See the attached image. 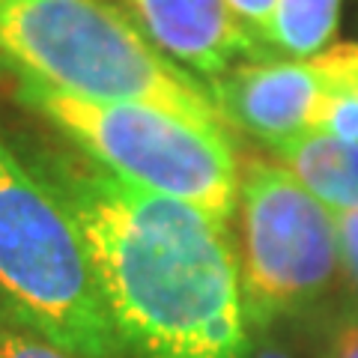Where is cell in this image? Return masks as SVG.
<instances>
[{"instance_id": "1", "label": "cell", "mask_w": 358, "mask_h": 358, "mask_svg": "<svg viewBox=\"0 0 358 358\" xmlns=\"http://www.w3.org/2000/svg\"><path fill=\"white\" fill-rule=\"evenodd\" d=\"M33 171L81 230L126 358H248L227 224L122 182L84 155H45Z\"/></svg>"}, {"instance_id": "2", "label": "cell", "mask_w": 358, "mask_h": 358, "mask_svg": "<svg viewBox=\"0 0 358 358\" xmlns=\"http://www.w3.org/2000/svg\"><path fill=\"white\" fill-rule=\"evenodd\" d=\"M0 60L69 96L224 126L209 87L167 60L110 0H0Z\"/></svg>"}, {"instance_id": "3", "label": "cell", "mask_w": 358, "mask_h": 358, "mask_svg": "<svg viewBox=\"0 0 358 358\" xmlns=\"http://www.w3.org/2000/svg\"><path fill=\"white\" fill-rule=\"evenodd\" d=\"M0 317L75 355L126 358L75 218L6 141H0Z\"/></svg>"}, {"instance_id": "4", "label": "cell", "mask_w": 358, "mask_h": 358, "mask_svg": "<svg viewBox=\"0 0 358 358\" xmlns=\"http://www.w3.org/2000/svg\"><path fill=\"white\" fill-rule=\"evenodd\" d=\"M15 96L102 171L143 192L188 203L230 227L239 162L224 126H206L150 105L69 96L27 78H18Z\"/></svg>"}, {"instance_id": "5", "label": "cell", "mask_w": 358, "mask_h": 358, "mask_svg": "<svg viewBox=\"0 0 358 358\" xmlns=\"http://www.w3.org/2000/svg\"><path fill=\"white\" fill-rule=\"evenodd\" d=\"M236 266L251 331L310 313L331 296L341 263L334 215L278 162L248 159L236 188Z\"/></svg>"}, {"instance_id": "6", "label": "cell", "mask_w": 358, "mask_h": 358, "mask_svg": "<svg viewBox=\"0 0 358 358\" xmlns=\"http://www.w3.org/2000/svg\"><path fill=\"white\" fill-rule=\"evenodd\" d=\"M206 87L224 126L272 150L308 134L322 102V75L313 57L245 60Z\"/></svg>"}, {"instance_id": "7", "label": "cell", "mask_w": 358, "mask_h": 358, "mask_svg": "<svg viewBox=\"0 0 358 358\" xmlns=\"http://www.w3.org/2000/svg\"><path fill=\"white\" fill-rule=\"evenodd\" d=\"M122 9L167 60L203 84L236 63L275 57L251 39L227 0H122Z\"/></svg>"}, {"instance_id": "8", "label": "cell", "mask_w": 358, "mask_h": 358, "mask_svg": "<svg viewBox=\"0 0 358 358\" xmlns=\"http://www.w3.org/2000/svg\"><path fill=\"white\" fill-rule=\"evenodd\" d=\"M272 152L275 162L329 212L358 209V143L308 131Z\"/></svg>"}, {"instance_id": "9", "label": "cell", "mask_w": 358, "mask_h": 358, "mask_svg": "<svg viewBox=\"0 0 358 358\" xmlns=\"http://www.w3.org/2000/svg\"><path fill=\"white\" fill-rule=\"evenodd\" d=\"M313 60L322 75V102L310 131L358 143V42H331Z\"/></svg>"}, {"instance_id": "10", "label": "cell", "mask_w": 358, "mask_h": 358, "mask_svg": "<svg viewBox=\"0 0 358 358\" xmlns=\"http://www.w3.org/2000/svg\"><path fill=\"white\" fill-rule=\"evenodd\" d=\"M343 0H278L268 51L275 57L305 60L329 48L341 24Z\"/></svg>"}, {"instance_id": "11", "label": "cell", "mask_w": 358, "mask_h": 358, "mask_svg": "<svg viewBox=\"0 0 358 358\" xmlns=\"http://www.w3.org/2000/svg\"><path fill=\"white\" fill-rule=\"evenodd\" d=\"M0 358H84L0 317Z\"/></svg>"}, {"instance_id": "12", "label": "cell", "mask_w": 358, "mask_h": 358, "mask_svg": "<svg viewBox=\"0 0 358 358\" xmlns=\"http://www.w3.org/2000/svg\"><path fill=\"white\" fill-rule=\"evenodd\" d=\"M317 358H358V301H346L329 317Z\"/></svg>"}, {"instance_id": "13", "label": "cell", "mask_w": 358, "mask_h": 358, "mask_svg": "<svg viewBox=\"0 0 358 358\" xmlns=\"http://www.w3.org/2000/svg\"><path fill=\"white\" fill-rule=\"evenodd\" d=\"M227 3L233 9V15L239 18V24L251 33V39L260 42L263 48L268 51V30H272L278 0H227Z\"/></svg>"}, {"instance_id": "14", "label": "cell", "mask_w": 358, "mask_h": 358, "mask_svg": "<svg viewBox=\"0 0 358 358\" xmlns=\"http://www.w3.org/2000/svg\"><path fill=\"white\" fill-rule=\"evenodd\" d=\"M334 224H338V239H341V263L346 278L358 289V209L331 212Z\"/></svg>"}, {"instance_id": "15", "label": "cell", "mask_w": 358, "mask_h": 358, "mask_svg": "<svg viewBox=\"0 0 358 358\" xmlns=\"http://www.w3.org/2000/svg\"><path fill=\"white\" fill-rule=\"evenodd\" d=\"M257 338H251V350L248 358H299V352L284 341L281 334H275V329L266 331H254Z\"/></svg>"}]
</instances>
